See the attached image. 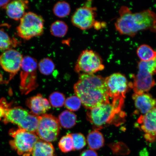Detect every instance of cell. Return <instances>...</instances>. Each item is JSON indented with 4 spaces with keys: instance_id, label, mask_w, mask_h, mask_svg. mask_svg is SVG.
<instances>
[{
    "instance_id": "277c9868",
    "label": "cell",
    "mask_w": 156,
    "mask_h": 156,
    "mask_svg": "<svg viewBox=\"0 0 156 156\" xmlns=\"http://www.w3.org/2000/svg\"><path fill=\"white\" fill-rule=\"evenodd\" d=\"M138 71L133 76V83H129V87L136 94L147 93L155 85L153 76L156 73V58L148 62L141 61L138 64Z\"/></svg>"
},
{
    "instance_id": "7402d4cb",
    "label": "cell",
    "mask_w": 156,
    "mask_h": 156,
    "mask_svg": "<svg viewBox=\"0 0 156 156\" xmlns=\"http://www.w3.org/2000/svg\"><path fill=\"white\" fill-rule=\"evenodd\" d=\"M17 41L11 38L2 29H0V50H9L16 46Z\"/></svg>"
},
{
    "instance_id": "30bf717a",
    "label": "cell",
    "mask_w": 156,
    "mask_h": 156,
    "mask_svg": "<svg viewBox=\"0 0 156 156\" xmlns=\"http://www.w3.org/2000/svg\"><path fill=\"white\" fill-rule=\"evenodd\" d=\"M60 130L59 122L55 117L48 114L40 116L36 133L41 140L48 142L56 141Z\"/></svg>"
},
{
    "instance_id": "8fae6325",
    "label": "cell",
    "mask_w": 156,
    "mask_h": 156,
    "mask_svg": "<svg viewBox=\"0 0 156 156\" xmlns=\"http://www.w3.org/2000/svg\"><path fill=\"white\" fill-rule=\"evenodd\" d=\"M105 83L109 97L114 99L122 97L125 98L129 87V83L125 76L119 73H113L105 78Z\"/></svg>"
},
{
    "instance_id": "52a82bcc",
    "label": "cell",
    "mask_w": 156,
    "mask_h": 156,
    "mask_svg": "<svg viewBox=\"0 0 156 156\" xmlns=\"http://www.w3.org/2000/svg\"><path fill=\"white\" fill-rule=\"evenodd\" d=\"M44 20L40 15L34 12L25 13L17 27V34L25 40L40 36L44 32Z\"/></svg>"
},
{
    "instance_id": "4316f807",
    "label": "cell",
    "mask_w": 156,
    "mask_h": 156,
    "mask_svg": "<svg viewBox=\"0 0 156 156\" xmlns=\"http://www.w3.org/2000/svg\"><path fill=\"white\" fill-rule=\"evenodd\" d=\"M49 100L50 104L52 107L58 108L63 106L66 99L63 94L58 92H55L50 95Z\"/></svg>"
},
{
    "instance_id": "3957f363",
    "label": "cell",
    "mask_w": 156,
    "mask_h": 156,
    "mask_svg": "<svg viewBox=\"0 0 156 156\" xmlns=\"http://www.w3.org/2000/svg\"><path fill=\"white\" fill-rule=\"evenodd\" d=\"M124 103V98H117L113 99L112 103L109 101L89 109L87 119L95 130L102 129L111 124H119L122 122L120 120L122 121L125 116L122 111Z\"/></svg>"
},
{
    "instance_id": "9a60e30c",
    "label": "cell",
    "mask_w": 156,
    "mask_h": 156,
    "mask_svg": "<svg viewBox=\"0 0 156 156\" xmlns=\"http://www.w3.org/2000/svg\"><path fill=\"white\" fill-rule=\"evenodd\" d=\"M26 105L31 110V114L36 116L45 114L51 108L48 101L40 94L27 99Z\"/></svg>"
},
{
    "instance_id": "5bb4252c",
    "label": "cell",
    "mask_w": 156,
    "mask_h": 156,
    "mask_svg": "<svg viewBox=\"0 0 156 156\" xmlns=\"http://www.w3.org/2000/svg\"><path fill=\"white\" fill-rule=\"evenodd\" d=\"M136 126L145 133L146 141L153 142L156 140V107L138 119Z\"/></svg>"
},
{
    "instance_id": "7c38bea8",
    "label": "cell",
    "mask_w": 156,
    "mask_h": 156,
    "mask_svg": "<svg viewBox=\"0 0 156 156\" xmlns=\"http://www.w3.org/2000/svg\"><path fill=\"white\" fill-rule=\"evenodd\" d=\"M95 8L86 5L76 9L72 17L71 21L74 26L81 30L90 29L95 23Z\"/></svg>"
},
{
    "instance_id": "44dd1931",
    "label": "cell",
    "mask_w": 156,
    "mask_h": 156,
    "mask_svg": "<svg viewBox=\"0 0 156 156\" xmlns=\"http://www.w3.org/2000/svg\"><path fill=\"white\" fill-rule=\"evenodd\" d=\"M136 54L142 61H150L156 58V51L147 44L140 46L136 50Z\"/></svg>"
},
{
    "instance_id": "4fadbf2b",
    "label": "cell",
    "mask_w": 156,
    "mask_h": 156,
    "mask_svg": "<svg viewBox=\"0 0 156 156\" xmlns=\"http://www.w3.org/2000/svg\"><path fill=\"white\" fill-rule=\"evenodd\" d=\"M23 58L20 52L13 49L7 50L0 55V66L10 73V80L21 69Z\"/></svg>"
},
{
    "instance_id": "6da1fadb",
    "label": "cell",
    "mask_w": 156,
    "mask_h": 156,
    "mask_svg": "<svg viewBox=\"0 0 156 156\" xmlns=\"http://www.w3.org/2000/svg\"><path fill=\"white\" fill-rule=\"evenodd\" d=\"M105 79L101 76L94 74H80L73 88L85 108L89 110L110 101Z\"/></svg>"
},
{
    "instance_id": "ffe728a7",
    "label": "cell",
    "mask_w": 156,
    "mask_h": 156,
    "mask_svg": "<svg viewBox=\"0 0 156 156\" xmlns=\"http://www.w3.org/2000/svg\"><path fill=\"white\" fill-rule=\"evenodd\" d=\"M77 117L71 111L65 110L58 116V121L60 125L66 129L73 127L76 124Z\"/></svg>"
},
{
    "instance_id": "d6986e66",
    "label": "cell",
    "mask_w": 156,
    "mask_h": 156,
    "mask_svg": "<svg viewBox=\"0 0 156 156\" xmlns=\"http://www.w3.org/2000/svg\"><path fill=\"white\" fill-rule=\"evenodd\" d=\"M87 143L91 150L100 149L104 145L105 140L102 133L98 130L91 131L87 136Z\"/></svg>"
},
{
    "instance_id": "d4e9b609",
    "label": "cell",
    "mask_w": 156,
    "mask_h": 156,
    "mask_svg": "<svg viewBox=\"0 0 156 156\" xmlns=\"http://www.w3.org/2000/svg\"><path fill=\"white\" fill-rule=\"evenodd\" d=\"M40 73L44 75H49L55 68V65L52 59L49 58H44L42 59L38 64Z\"/></svg>"
},
{
    "instance_id": "f1b7e54d",
    "label": "cell",
    "mask_w": 156,
    "mask_h": 156,
    "mask_svg": "<svg viewBox=\"0 0 156 156\" xmlns=\"http://www.w3.org/2000/svg\"><path fill=\"white\" fill-rule=\"evenodd\" d=\"M73 139V151L80 150L86 145V140L82 134L76 133L71 134Z\"/></svg>"
},
{
    "instance_id": "ac0fdd59",
    "label": "cell",
    "mask_w": 156,
    "mask_h": 156,
    "mask_svg": "<svg viewBox=\"0 0 156 156\" xmlns=\"http://www.w3.org/2000/svg\"><path fill=\"white\" fill-rule=\"evenodd\" d=\"M55 149L53 145L47 142L39 140L33 149L32 156H55Z\"/></svg>"
},
{
    "instance_id": "4dcf8cb0",
    "label": "cell",
    "mask_w": 156,
    "mask_h": 156,
    "mask_svg": "<svg viewBox=\"0 0 156 156\" xmlns=\"http://www.w3.org/2000/svg\"><path fill=\"white\" fill-rule=\"evenodd\" d=\"M80 156H98V155L96 151L94 150L89 149L82 152Z\"/></svg>"
},
{
    "instance_id": "e0dca14e",
    "label": "cell",
    "mask_w": 156,
    "mask_h": 156,
    "mask_svg": "<svg viewBox=\"0 0 156 156\" xmlns=\"http://www.w3.org/2000/svg\"><path fill=\"white\" fill-rule=\"evenodd\" d=\"M28 1H15L8 4L4 7L9 17L16 20L21 19L28 9Z\"/></svg>"
},
{
    "instance_id": "8992f818",
    "label": "cell",
    "mask_w": 156,
    "mask_h": 156,
    "mask_svg": "<svg viewBox=\"0 0 156 156\" xmlns=\"http://www.w3.org/2000/svg\"><path fill=\"white\" fill-rule=\"evenodd\" d=\"M9 134L12 138L10 145L20 156H30L35 144L39 140L36 133L21 128L10 130Z\"/></svg>"
},
{
    "instance_id": "5b68a950",
    "label": "cell",
    "mask_w": 156,
    "mask_h": 156,
    "mask_svg": "<svg viewBox=\"0 0 156 156\" xmlns=\"http://www.w3.org/2000/svg\"><path fill=\"white\" fill-rule=\"evenodd\" d=\"M40 116H36L20 107L9 108L3 118L5 124L11 123L19 128L36 133L37 129Z\"/></svg>"
},
{
    "instance_id": "1f68e13d",
    "label": "cell",
    "mask_w": 156,
    "mask_h": 156,
    "mask_svg": "<svg viewBox=\"0 0 156 156\" xmlns=\"http://www.w3.org/2000/svg\"><path fill=\"white\" fill-rule=\"evenodd\" d=\"M9 1H0V7H4L6 5L9 3Z\"/></svg>"
},
{
    "instance_id": "603a6c76",
    "label": "cell",
    "mask_w": 156,
    "mask_h": 156,
    "mask_svg": "<svg viewBox=\"0 0 156 156\" xmlns=\"http://www.w3.org/2000/svg\"><path fill=\"white\" fill-rule=\"evenodd\" d=\"M68 27L65 23L62 21H56L51 24L50 32L52 35L58 37L65 36L68 32Z\"/></svg>"
},
{
    "instance_id": "ba28073f",
    "label": "cell",
    "mask_w": 156,
    "mask_h": 156,
    "mask_svg": "<svg viewBox=\"0 0 156 156\" xmlns=\"http://www.w3.org/2000/svg\"><path fill=\"white\" fill-rule=\"evenodd\" d=\"M37 62L30 56L23 58L21 63L20 89L23 94L27 95L38 87L37 83Z\"/></svg>"
},
{
    "instance_id": "7a4b0ae2",
    "label": "cell",
    "mask_w": 156,
    "mask_h": 156,
    "mask_svg": "<svg viewBox=\"0 0 156 156\" xmlns=\"http://www.w3.org/2000/svg\"><path fill=\"white\" fill-rule=\"evenodd\" d=\"M119 14L115 27L121 34L133 37L140 31H156V15L150 9L133 13L128 7L123 6Z\"/></svg>"
},
{
    "instance_id": "f546056e",
    "label": "cell",
    "mask_w": 156,
    "mask_h": 156,
    "mask_svg": "<svg viewBox=\"0 0 156 156\" xmlns=\"http://www.w3.org/2000/svg\"><path fill=\"white\" fill-rule=\"evenodd\" d=\"M11 108V104L8 103L5 99H0V120L4 118L8 111Z\"/></svg>"
},
{
    "instance_id": "484cf974",
    "label": "cell",
    "mask_w": 156,
    "mask_h": 156,
    "mask_svg": "<svg viewBox=\"0 0 156 156\" xmlns=\"http://www.w3.org/2000/svg\"><path fill=\"white\" fill-rule=\"evenodd\" d=\"M58 146L60 151L64 153H67L73 151L71 134H68L63 136L58 142Z\"/></svg>"
},
{
    "instance_id": "cb8c5ba5",
    "label": "cell",
    "mask_w": 156,
    "mask_h": 156,
    "mask_svg": "<svg viewBox=\"0 0 156 156\" xmlns=\"http://www.w3.org/2000/svg\"><path fill=\"white\" fill-rule=\"evenodd\" d=\"M53 12L56 16L60 18H63L68 16L71 12L70 6L67 2H58L54 5Z\"/></svg>"
},
{
    "instance_id": "2e32d148",
    "label": "cell",
    "mask_w": 156,
    "mask_h": 156,
    "mask_svg": "<svg viewBox=\"0 0 156 156\" xmlns=\"http://www.w3.org/2000/svg\"><path fill=\"white\" fill-rule=\"evenodd\" d=\"M133 99L136 108L142 115L146 114L156 107V99L149 93H134Z\"/></svg>"
},
{
    "instance_id": "83f0119b",
    "label": "cell",
    "mask_w": 156,
    "mask_h": 156,
    "mask_svg": "<svg viewBox=\"0 0 156 156\" xmlns=\"http://www.w3.org/2000/svg\"><path fill=\"white\" fill-rule=\"evenodd\" d=\"M81 101L77 96H72L66 99L64 105L66 108L69 111H75L79 110L81 105Z\"/></svg>"
},
{
    "instance_id": "9c48e42d",
    "label": "cell",
    "mask_w": 156,
    "mask_h": 156,
    "mask_svg": "<svg viewBox=\"0 0 156 156\" xmlns=\"http://www.w3.org/2000/svg\"><path fill=\"white\" fill-rule=\"evenodd\" d=\"M102 58L92 50H83L79 56L75 66L76 73L94 74L104 69Z\"/></svg>"
}]
</instances>
